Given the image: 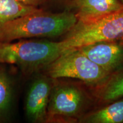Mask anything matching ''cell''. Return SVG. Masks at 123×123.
Segmentation results:
<instances>
[{"label": "cell", "mask_w": 123, "mask_h": 123, "mask_svg": "<svg viewBox=\"0 0 123 123\" xmlns=\"http://www.w3.org/2000/svg\"><path fill=\"white\" fill-rule=\"evenodd\" d=\"M74 12L59 13L41 8L6 23L0 27V42L34 38H52L66 34L77 22Z\"/></svg>", "instance_id": "1"}, {"label": "cell", "mask_w": 123, "mask_h": 123, "mask_svg": "<svg viewBox=\"0 0 123 123\" xmlns=\"http://www.w3.org/2000/svg\"><path fill=\"white\" fill-rule=\"evenodd\" d=\"M66 50L61 41L24 39L0 42V64H12L29 74L45 68Z\"/></svg>", "instance_id": "2"}, {"label": "cell", "mask_w": 123, "mask_h": 123, "mask_svg": "<svg viewBox=\"0 0 123 123\" xmlns=\"http://www.w3.org/2000/svg\"><path fill=\"white\" fill-rule=\"evenodd\" d=\"M123 41V9L93 22L76 24L61 41L66 51L102 41Z\"/></svg>", "instance_id": "3"}, {"label": "cell", "mask_w": 123, "mask_h": 123, "mask_svg": "<svg viewBox=\"0 0 123 123\" xmlns=\"http://www.w3.org/2000/svg\"><path fill=\"white\" fill-rule=\"evenodd\" d=\"M45 69L46 75L53 79L74 78L93 86L111 74L77 49L66 51Z\"/></svg>", "instance_id": "4"}, {"label": "cell", "mask_w": 123, "mask_h": 123, "mask_svg": "<svg viewBox=\"0 0 123 123\" xmlns=\"http://www.w3.org/2000/svg\"><path fill=\"white\" fill-rule=\"evenodd\" d=\"M86 102L85 93L78 86L53 81L46 123L73 122L81 114Z\"/></svg>", "instance_id": "5"}, {"label": "cell", "mask_w": 123, "mask_h": 123, "mask_svg": "<svg viewBox=\"0 0 123 123\" xmlns=\"http://www.w3.org/2000/svg\"><path fill=\"white\" fill-rule=\"evenodd\" d=\"M91 61L112 74L123 68V41H102L77 48Z\"/></svg>", "instance_id": "6"}, {"label": "cell", "mask_w": 123, "mask_h": 123, "mask_svg": "<svg viewBox=\"0 0 123 123\" xmlns=\"http://www.w3.org/2000/svg\"><path fill=\"white\" fill-rule=\"evenodd\" d=\"M53 79L39 76L29 87L25 102L27 117L33 123H46L49 99L53 86Z\"/></svg>", "instance_id": "7"}, {"label": "cell", "mask_w": 123, "mask_h": 123, "mask_svg": "<svg viewBox=\"0 0 123 123\" xmlns=\"http://www.w3.org/2000/svg\"><path fill=\"white\" fill-rule=\"evenodd\" d=\"M123 9L119 0H73L68 10L75 14L78 21L93 22Z\"/></svg>", "instance_id": "8"}, {"label": "cell", "mask_w": 123, "mask_h": 123, "mask_svg": "<svg viewBox=\"0 0 123 123\" xmlns=\"http://www.w3.org/2000/svg\"><path fill=\"white\" fill-rule=\"evenodd\" d=\"M94 87L95 96L100 102L109 103L123 98V68Z\"/></svg>", "instance_id": "9"}, {"label": "cell", "mask_w": 123, "mask_h": 123, "mask_svg": "<svg viewBox=\"0 0 123 123\" xmlns=\"http://www.w3.org/2000/svg\"><path fill=\"white\" fill-rule=\"evenodd\" d=\"M79 123H123V98L113 101L107 107L81 117Z\"/></svg>", "instance_id": "10"}, {"label": "cell", "mask_w": 123, "mask_h": 123, "mask_svg": "<svg viewBox=\"0 0 123 123\" xmlns=\"http://www.w3.org/2000/svg\"><path fill=\"white\" fill-rule=\"evenodd\" d=\"M38 8L25 5L17 0H0V27L6 23Z\"/></svg>", "instance_id": "11"}, {"label": "cell", "mask_w": 123, "mask_h": 123, "mask_svg": "<svg viewBox=\"0 0 123 123\" xmlns=\"http://www.w3.org/2000/svg\"><path fill=\"white\" fill-rule=\"evenodd\" d=\"M13 85L8 74L0 69V120L4 118L12 103Z\"/></svg>", "instance_id": "12"}, {"label": "cell", "mask_w": 123, "mask_h": 123, "mask_svg": "<svg viewBox=\"0 0 123 123\" xmlns=\"http://www.w3.org/2000/svg\"><path fill=\"white\" fill-rule=\"evenodd\" d=\"M17 1L30 6L39 7L45 4L47 0H17Z\"/></svg>", "instance_id": "13"}, {"label": "cell", "mask_w": 123, "mask_h": 123, "mask_svg": "<svg viewBox=\"0 0 123 123\" xmlns=\"http://www.w3.org/2000/svg\"><path fill=\"white\" fill-rule=\"evenodd\" d=\"M51 1L55 4L63 5L66 7V9H68L73 0H51Z\"/></svg>", "instance_id": "14"}, {"label": "cell", "mask_w": 123, "mask_h": 123, "mask_svg": "<svg viewBox=\"0 0 123 123\" xmlns=\"http://www.w3.org/2000/svg\"><path fill=\"white\" fill-rule=\"evenodd\" d=\"M119 1H120V2H121V3H122V4H123V0H119Z\"/></svg>", "instance_id": "15"}]
</instances>
